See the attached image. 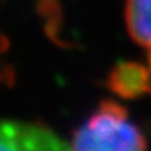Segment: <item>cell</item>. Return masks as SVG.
Wrapping results in <instances>:
<instances>
[{
  "mask_svg": "<svg viewBox=\"0 0 151 151\" xmlns=\"http://www.w3.org/2000/svg\"><path fill=\"white\" fill-rule=\"evenodd\" d=\"M73 151H146V140L129 111L103 101L73 135Z\"/></svg>",
  "mask_w": 151,
  "mask_h": 151,
  "instance_id": "cell-1",
  "label": "cell"
},
{
  "mask_svg": "<svg viewBox=\"0 0 151 151\" xmlns=\"http://www.w3.org/2000/svg\"><path fill=\"white\" fill-rule=\"evenodd\" d=\"M0 151H73L63 138L40 122L8 119L2 124Z\"/></svg>",
  "mask_w": 151,
  "mask_h": 151,
  "instance_id": "cell-2",
  "label": "cell"
},
{
  "mask_svg": "<svg viewBox=\"0 0 151 151\" xmlns=\"http://www.w3.org/2000/svg\"><path fill=\"white\" fill-rule=\"evenodd\" d=\"M108 85L113 92L124 98H135L151 93V68L138 63H119L113 68Z\"/></svg>",
  "mask_w": 151,
  "mask_h": 151,
  "instance_id": "cell-3",
  "label": "cell"
},
{
  "mask_svg": "<svg viewBox=\"0 0 151 151\" xmlns=\"http://www.w3.org/2000/svg\"><path fill=\"white\" fill-rule=\"evenodd\" d=\"M125 26L132 40L146 52L151 68V0L125 2Z\"/></svg>",
  "mask_w": 151,
  "mask_h": 151,
  "instance_id": "cell-4",
  "label": "cell"
}]
</instances>
